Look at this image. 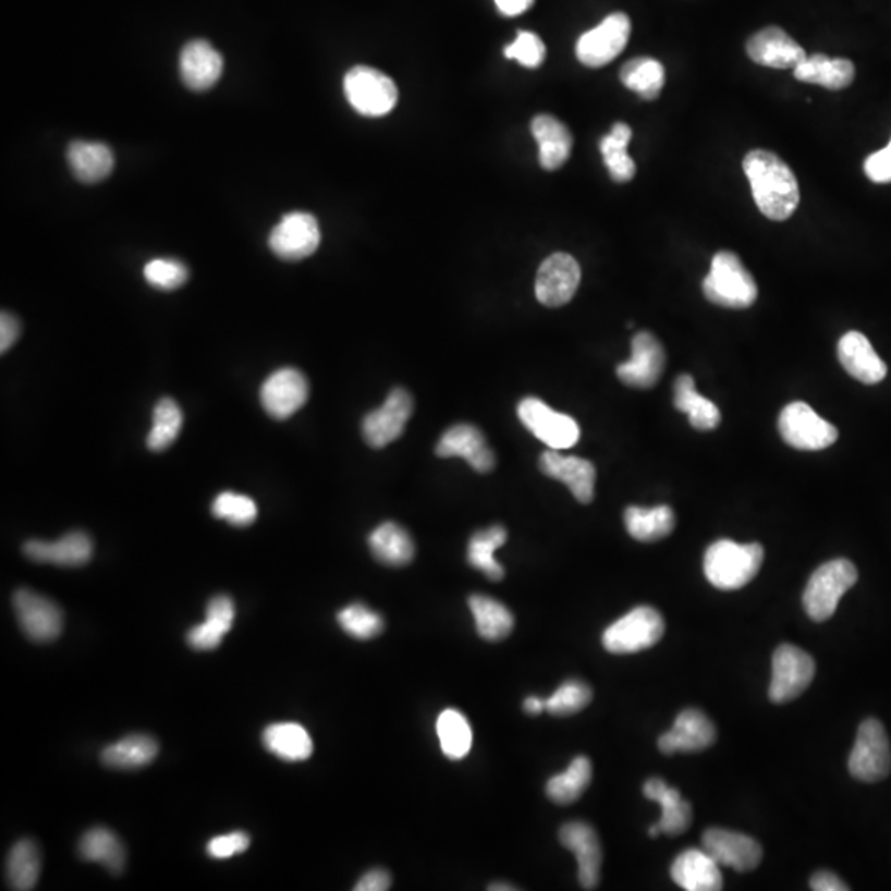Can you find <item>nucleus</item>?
I'll return each mask as SVG.
<instances>
[{
    "mask_svg": "<svg viewBox=\"0 0 891 891\" xmlns=\"http://www.w3.org/2000/svg\"><path fill=\"white\" fill-rule=\"evenodd\" d=\"M743 171L752 185L759 211L772 221H784L796 211L800 184L793 169L771 150L756 149L743 159Z\"/></svg>",
    "mask_w": 891,
    "mask_h": 891,
    "instance_id": "1",
    "label": "nucleus"
},
{
    "mask_svg": "<svg viewBox=\"0 0 891 891\" xmlns=\"http://www.w3.org/2000/svg\"><path fill=\"white\" fill-rule=\"evenodd\" d=\"M762 560L765 550L759 544L718 540L705 553L704 572L715 588L735 591L758 575Z\"/></svg>",
    "mask_w": 891,
    "mask_h": 891,
    "instance_id": "2",
    "label": "nucleus"
},
{
    "mask_svg": "<svg viewBox=\"0 0 891 891\" xmlns=\"http://www.w3.org/2000/svg\"><path fill=\"white\" fill-rule=\"evenodd\" d=\"M704 294L715 306L748 309L756 303L758 286L739 255L718 252L704 280Z\"/></svg>",
    "mask_w": 891,
    "mask_h": 891,
    "instance_id": "3",
    "label": "nucleus"
},
{
    "mask_svg": "<svg viewBox=\"0 0 891 891\" xmlns=\"http://www.w3.org/2000/svg\"><path fill=\"white\" fill-rule=\"evenodd\" d=\"M857 579L858 572L851 560L838 559L820 565L804 589L803 602L807 617L817 623L830 620L842 596Z\"/></svg>",
    "mask_w": 891,
    "mask_h": 891,
    "instance_id": "4",
    "label": "nucleus"
},
{
    "mask_svg": "<svg viewBox=\"0 0 891 891\" xmlns=\"http://www.w3.org/2000/svg\"><path fill=\"white\" fill-rule=\"evenodd\" d=\"M663 631L666 623L657 609L637 606L605 631L602 646L618 656L636 654L656 646L662 639Z\"/></svg>",
    "mask_w": 891,
    "mask_h": 891,
    "instance_id": "5",
    "label": "nucleus"
},
{
    "mask_svg": "<svg viewBox=\"0 0 891 891\" xmlns=\"http://www.w3.org/2000/svg\"><path fill=\"white\" fill-rule=\"evenodd\" d=\"M349 105L362 117L380 118L392 113L399 102V88L390 76L371 66L358 65L344 78Z\"/></svg>",
    "mask_w": 891,
    "mask_h": 891,
    "instance_id": "6",
    "label": "nucleus"
},
{
    "mask_svg": "<svg viewBox=\"0 0 891 891\" xmlns=\"http://www.w3.org/2000/svg\"><path fill=\"white\" fill-rule=\"evenodd\" d=\"M816 675V662L806 650L783 644L772 654V675L769 685V700L772 704H788L807 691Z\"/></svg>",
    "mask_w": 891,
    "mask_h": 891,
    "instance_id": "7",
    "label": "nucleus"
},
{
    "mask_svg": "<svg viewBox=\"0 0 891 891\" xmlns=\"http://www.w3.org/2000/svg\"><path fill=\"white\" fill-rule=\"evenodd\" d=\"M890 771V740L880 721L868 718L858 729L857 740L849 756V772L864 783H877Z\"/></svg>",
    "mask_w": 891,
    "mask_h": 891,
    "instance_id": "8",
    "label": "nucleus"
},
{
    "mask_svg": "<svg viewBox=\"0 0 891 891\" xmlns=\"http://www.w3.org/2000/svg\"><path fill=\"white\" fill-rule=\"evenodd\" d=\"M778 426L784 442L801 451L826 450L839 438L838 428L804 402L790 403L779 415Z\"/></svg>",
    "mask_w": 891,
    "mask_h": 891,
    "instance_id": "9",
    "label": "nucleus"
},
{
    "mask_svg": "<svg viewBox=\"0 0 891 891\" xmlns=\"http://www.w3.org/2000/svg\"><path fill=\"white\" fill-rule=\"evenodd\" d=\"M517 415L522 425L550 450H570L579 441L578 423L565 413L554 412L535 396H527L518 403Z\"/></svg>",
    "mask_w": 891,
    "mask_h": 891,
    "instance_id": "10",
    "label": "nucleus"
},
{
    "mask_svg": "<svg viewBox=\"0 0 891 891\" xmlns=\"http://www.w3.org/2000/svg\"><path fill=\"white\" fill-rule=\"evenodd\" d=\"M631 37V21L623 12L608 15L598 27L585 32L576 44V57L589 69H601L620 57Z\"/></svg>",
    "mask_w": 891,
    "mask_h": 891,
    "instance_id": "11",
    "label": "nucleus"
},
{
    "mask_svg": "<svg viewBox=\"0 0 891 891\" xmlns=\"http://www.w3.org/2000/svg\"><path fill=\"white\" fill-rule=\"evenodd\" d=\"M19 626L35 643H51L62 634L63 612L57 602L32 589H17L12 599Z\"/></svg>",
    "mask_w": 891,
    "mask_h": 891,
    "instance_id": "12",
    "label": "nucleus"
},
{
    "mask_svg": "<svg viewBox=\"0 0 891 891\" xmlns=\"http://www.w3.org/2000/svg\"><path fill=\"white\" fill-rule=\"evenodd\" d=\"M319 245V223L306 211L284 215L269 235V248L284 261H301L314 255Z\"/></svg>",
    "mask_w": 891,
    "mask_h": 891,
    "instance_id": "13",
    "label": "nucleus"
},
{
    "mask_svg": "<svg viewBox=\"0 0 891 891\" xmlns=\"http://www.w3.org/2000/svg\"><path fill=\"white\" fill-rule=\"evenodd\" d=\"M413 399L405 388H395L385 400L380 408L374 410L362 422V435L374 450H381L390 442L396 441L405 431L406 423L412 416Z\"/></svg>",
    "mask_w": 891,
    "mask_h": 891,
    "instance_id": "14",
    "label": "nucleus"
},
{
    "mask_svg": "<svg viewBox=\"0 0 891 891\" xmlns=\"http://www.w3.org/2000/svg\"><path fill=\"white\" fill-rule=\"evenodd\" d=\"M582 269L566 253H554L541 263L535 281V296L547 307L569 304L578 291Z\"/></svg>",
    "mask_w": 891,
    "mask_h": 891,
    "instance_id": "15",
    "label": "nucleus"
},
{
    "mask_svg": "<svg viewBox=\"0 0 891 891\" xmlns=\"http://www.w3.org/2000/svg\"><path fill=\"white\" fill-rule=\"evenodd\" d=\"M309 399V381L296 368H280L263 383L259 400L274 419H288L300 412Z\"/></svg>",
    "mask_w": 891,
    "mask_h": 891,
    "instance_id": "16",
    "label": "nucleus"
},
{
    "mask_svg": "<svg viewBox=\"0 0 891 891\" xmlns=\"http://www.w3.org/2000/svg\"><path fill=\"white\" fill-rule=\"evenodd\" d=\"M631 358L618 365L617 374L624 385L637 390H647L662 377L666 368V352L659 339L650 332H639L631 342Z\"/></svg>",
    "mask_w": 891,
    "mask_h": 891,
    "instance_id": "17",
    "label": "nucleus"
},
{
    "mask_svg": "<svg viewBox=\"0 0 891 891\" xmlns=\"http://www.w3.org/2000/svg\"><path fill=\"white\" fill-rule=\"evenodd\" d=\"M701 845L718 864L736 871L755 870L762 861L761 845L742 832L713 827L705 830Z\"/></svg>",
    "mask_w": 891,
    "mask_h": 891,
    "instance_id": "18",
    "label": "nucleus"
},
{
    "mask_svg": "<svg viewBox=\"0 0 891 891\" xmlns=\"http://www.w3.org/2000/svg\"><path fill=\"white\" fill-rule=\"evenodd\" d=\"M563 847L575 854L578 862V880L585 890H596L601 878L602 849L598 833L583 820L566 822L560 829Z\"/></svg>",
    "mask_w": 891,
    "mask_h": 891,
    "instance_id": "19",
    "label": "nucleus"
},
{
    "mask_svg": "<svg viewBox=\"0 0 891 891\" xmlns=\"http://www.w3.org/2000/svg\"><path fill=\"white\" fill-rule=\"evenodd\" d=\"M717 740V730L704 711L687 708L675 718L674 727L660 736L657 746L663 755L697 753L710 748Z\"/></svg>",
    "mask_w": 891,
    "mask_h": 891,
    "instance_id": "20",
    "label": "nucleus"
},
{
    "mask_svg": "<svg viewBox=\"0 0 891 891\" xmlns=\"http://www.w3.org/2000/svg\"><path fill=\"white\" fill-rule=\"evenodd\" d=\"M436 456L463 457L480 474L490 473L496 467V454L487 444L483 431L467 423L454 425L441 436L436 444Z\"/></svg>",
    "mask_w": 891,
    "mask_h": 891,
    "instance_id": "21",
    "label": "nucleus"
},
{
    "mask_svg": "<svg viewBox=\"0 0 891 891\" xmlns=\"http://www.w3.org/2000/svg\"><path fill=\"white\" fill-rule=\"evenodd\" d=\"M749 59L768 69H796L807 59L806 51L783 28L766 27L746 44Z\"/></svg>",
    "mask_w": 891,
    "mask_h": 891,
    "instance_id": "22",
    "label": "nucleus"
},
{
    "mask_svg": "<svg viewBox=\"0 0 891 891\" xmlns=\"http://www.w3.org/2000/svg\"><path fill=\"white\" fill-rule=\"evenodd\" d=\"M538 466L545 476L566 484L582 504H589L595 499L596 469L591 461L548 450L541 454Z\"/></svg>",
    "mask_w": 891,
    "mask_h": 891,
    "instance_id": "23",
    "label": "nucleus"
},
{
    "mask_svg": "<svg viewBox=\"0 0 891 891\" xmlns=\"http://www.w3.org/2000/svg\"><path fill=\"white\" fill-rule=\"evenodd\" d=\"M24 553L32 562L59 566H83L91 560L93 540L85 532H70L54 541L28 540Z\"/></svg>",
    "mask_w": 891,
    "mask_h": 891,
    "instance_id": "24",
    "label": "nucleus"
},
{
    "mask_svg": "<svg viewBox=\"0 0 891 891\" xmlns=\"http://www.w3.org/2000/svg\"><path fill=\"white\" fill-rule=\"evenodd\" d=\"M839 361L851 377L862 383H880L887 377V365L878 357L864 333L851 330L839 341Z\"/></svg>",
    "mask_w": 891,
    "mask_h": 891,
    "instance_id": "25",
    "label": "nucleus"
},
{
    "mask_svg": "<svg viewBox=\"0 0 891 891\" xmlns=\"http://www.w3.org/2000/svg\"><path fill=\"white\" fill-rule=\"evenodd\" d=\"M671 877L687 891H718L723 888L720 864L705 849L682 852L672 864Z\"/></svg>",
    "mask_w": 891,
    "mask_h": 891,
    "instance_id": "26",
    "label": "nucleus"
},
{
    "mask_svg": "<svg viewBox=\"0 0 891 891\" xmlns=\"http://www.w3.org/2000/svg\"><path fill=\"white\" fill-rule=\"evenodd\" d=\"M181 76L192 91H205L215 86L223 72V59L208 41L194 40L181 53Z\"/></svg>",
    "mask_w": 891,
    "mask_h": 891,
    "instance_id": "27",
    "label": "nucleus"
},
{
    "mask_svg": "<svg viewBox=\"0 0 891 891\" xmlns=\"http://www.w3.org/2000/svg\"><path fill=\"white\" fill-rule=\"evenodd\" d=\"M532 134L538 144V160L545 171H557L573 149V136L566 124L550 114H538L532 120Z\"/></svg>",
    "mask_w": 891,
    "mask_h": 891,
    "instance_id": "28",
    "label": "nucleus"
},
{
    "mask_svg": "<svg viewBox=\"0 0 891 891\" xmlns=\"http://www.w3.org/2000/svg\"><path fill=\"white\" fill-rule=\"evenodd\" d=\"M644 796L654 803L660 804L662 807V817H660L659 826L662 833L675 838L681 835L692 823V807L688 801L681 796L675 788L660 778H650L644 784Z\"/></svg>",
    "mask_w": 891,
    "mask_h": 891,
    "instance_id": "29",
    "label": "nucleus"
},
{
    "mask_svg": "<svg viewBox=\"0 0 891 891\" xmlns=\"http://www.w3.org/2000/svg\"><path fill=\"white\" fill-rule=\"evenodd\" d=\"M235 605L227 595H218L207 606V620L192 627L187 634L188 644L195 650H213L233 627Z\"/></svg>",
    "mask_w": 891,
    "mask_h": 891,
    "instance_id": "30",
    "label": "nucleus"
},
{
    "mask_svg": "<svg viewBox=\"0 0 891 891\" xmlns=\"http://www.w3.org/2000/svg\"><path fill=\"white\" fill-rule=\"evenodd\" d=\"M70 169L85 184L105 181L114 169V154L106 144L73 141L69 146Z\"/></svg>",
    "mask_w": 891,
    "mask_h": 891,
    "instance_id": "31",
    "label": "nucleus"
},
{
    "mask_svg": "<svg viewBox=\"0 0 891 891\" xmlns=\"http://www.w3.org/2000/svg\"><path fill=\"white\" fill-rule=\"evenodd\" d=\"M368 547L375 560L387 566H405L415 559L412 537L395 522L378 525L368 537Z\"/></svg>",
    "mask_w": 891,
    "mask_h": 891,
    "instance_id": "32",
    "label": "nucleus"
},
{
    "mask_svg": "<svg viewBox=\"0 0 891 891\" xmlns=\"http://www.w3.org/2000/svg\"><path fill=\"white\" fill-rule=\"evenodd\" d=\"M794 76L800 82L813 83L827 89H844L854 82L855 66L851 60L829 59L827 54L816 53L794 69Z\"/></svg>",
    "mask_w": 891,
    "mask_h": 891,
    "instance_id": "33",
    "label": "nucleus"
},
{
    "mask_svg": "<svg viewBox=\"0 0 891 891\" xmlns=\"http://www.w3.org/2000/svg\"><path fill=\"white\" fill-rule=\"evenodd\" d=\"M263 745L284 761H306L313 756L314 743L300 723H274L263 732Z\"/></svg>",
    "mask_w": 891,
    "mask_h": 891,
    "instance_id": "34",
    "label": "nucleus"
},
{
    "mask_svg": "<svg viewBox=\"0 0 891 891\" xmlns=\"http://www.w3.org/2000/svg\"><path fill=\"white\" fill-rule=\"evenodd\" d=\"M83 861L105 865L111 874L118 875L126 865V849L113 830L95 827L83 833L78 845Z\"/></svg>",
    "mask_w": 891,
    "mask_h": 891,
    "instance_id": "35",
    "label": "nucleus"
},
{
    "mask_svg": "<svg viewBox=\"0 0 891 891\" xmlns=\"http://www.w3.org/2000/svg\"><path fill=\"white\" fill-rule=\"evenodd\" d=\"M674 403L675 408L685 413L691 425L698 431H711L720 425V410L695 390L692 375H679L674 385Z\"/></svg>",
    "mask_w": 891,
    "mask_h": 891,
    "instance_id": "36",
    "label": "nucleus"
},
{
    "mask_svg": "<svg viewBox=\"0 0 891 891\" xmlns=\"http://www.w3.org/2000/svg\"><path fill=\"white\" fill-rule=\"evenodd\" d=\"M627 534L637 541H657L669 537L675 528V514L669 505L636 508L631 505L624 512Z\"/></svg>",
    "mask_w": 891,
    "mask_h": 891,
    "instance_id": "37",
    "label": "nucleus"
},
{
    "mask_svg": "<svg viewBox=\"0 0 891 891\" xmlns=\"http://www.w3.org/2000/svg\"><path fill=\"white\" fill-rule=\"evenodd\" d=\"M631 137H633V130L627 124L617 123L612 126L611 133L606 134L599 143L606 169L612 181L618 184H626L636 175V162L627 154Z\"/></svg>",
    "mask_w": 891,
    "mask_h": 891,
    "instance_id": "38",
    "label": "nucleus"
},
{
    "mask_svg": "<svg viewBox=\"0 0 891 891\" xmlns=\"http://www.w3.org/2000/svg\"><path fill=\"white\" fill-rule=\"evenodd\" d=\"M508 541V530L502 525H492L486 530L476 532L467 545V562L473 569L479 570L490 582H500L504 578V566L497 562L496 550Z\"/></svg>",
    "mask_w": 891,
    "mask_h": 891,
    "instance_id": "39",
    "label": "nucleus"
},
{
    "mask_svg": "<svg viewBox=\"0 0 891 891\" xmlns=\"http://www.w3.org/2000/svg\"><path fill=\"white\" fill-rule=\"evenodd\" d=\"M469 608L476 620V630L483 639L497 643L514 630V614L508 606L486 595L469 596Z\"/></svg>",
    "mask_w": 891,
    "mask_h": 891,
    "instance_id": "40",
    "label": "nucleus"
},
{
    "mask_svg": "<svg viewBox=\"0 0 891 891\" xmlns=\"http://www.w3.org/2000/svg\"><path fill=\"white\" fill-rule=\"evenodd\" d=\"M159 753V745L152 736L130 735L113 745L106 746L101 761L108 768L137 769L150 765Z\"/></svg>",
    "mask_w": 891,
    "mask_h": 891,
    "instance_id": "41",
    "label": "nucleus"
},
{
    "mask_svg": "<svg viewBox=\"0 0 891 891\" xmlns=\"http://www.w3.org/2000/svg\"><path fill=\"white\" fill-rule=\"evenodd\" d=\"M593 765L586 756H576L566 771L548 779L547 796L551 803L569 806L576 803L591 784Z\"/></svg>",
    "mask_w": 891,
    "mask_h": 891,
    "instance_id": "42",
    "label": "nucleus"
},
{
    "mask_svg": "<svg viewBox=\"0 0 891 891\" xmlns=\"http://www.w3.org/2000/svg\"><path fill=\"white\" fill-rule=\"evenodd\" d=\"M442 753L453 761L466 758L473 748V729L467 718L456 708H446L436 721Z\"/></svg>",
    "mask_w": 891,
    "mask_h": 891,
    "instance_id": "43",
    "label": "nucleus"
},
{
    "mask_svg": "<svg viewBox=\"0 0 891 891\" xmlns=\"http://www.w3.org/2000/svg\"><path fill=\"white\" fill-rule=\"evenodd\" d=\"M621 82L631 91L637 93L643 99L652 101L662 91L663 83H666V70L663 65L657 60L649 59V57H639V59L630 60L626 65L621 69Z\"/></svg>",
    "mask_w": 891,
    "mask_h": 891,
    "instance_id": "44",
    "label": "nucleus"
},
{
    "mask_svg": "<svg viewBox=\"0 0 891 891\" xmlns=\"http://www.w3.org/2000/svg\"><path fill=\"white\" fill-rule=\"evenodd\" d=\"M41 857L37 844L30 839L19 841L8 858V880L12 890L28 891L37 887Z\"/></svg>",
    "mask_w": 891,
    "mask_h": 891,
    "instance_id": "45",
    "label": "nucleus"
},
{
    "mask_svg": "<svg viewBox=\"0 0 891 891\" xmlns=\"http://www.w3.org/2000/svg\"><path fill=\"white\" fill-rule=\"evenodd\" d=\"M184 425V413L172 399H162L154 408V425L147 435V448L150 451H166L181 435Z\"/></svg>",
    "mask_w": 891,
    "mask_h": 891,
    "instance_id": "46",
    "label": "nucleus"
},
{
    "mask_svg": "<svg viewBox=\"0 0 891 891\" xmlns=\"http://www.w3.org/2000/svg\"><path fill=\"white\" fill-rule=\"evenodd\" d=\"M338 621L349 636L358 640L374 639L380 636L385 627L383 618L362 602L345 606L339 612Z\"/></svg>",
    "mask_w": 891,
    "mask_h": 891,
    "instance_id": "47",
    "label": "nucleus"
},
{
    "mask_svg": "<svg viewBox=\"0 0 891 891\" xmlns=\"http://www.w3.org/2000/svg\"><path fill=\"white\" fill-rule=\"evenodd\" d=\"M215 517L236 527H248L258 517V505L252 497L236 492H221L211 504Z\"/></svg>",
    "mask_w": 891,
    "mask_h": 891,
    "instance_id": "48",
    "label": "nucleus"
},
{
    "mask_svg": "<svg viewBox=\"0 0 891 891\" xmlns=\"http://www.w3.org/2000/svg\"><path fill=\"white\" fill-rule=\"evenodd\" d=\"M593 700V691L582 681H566L547 698V711L554 717H569L588 707Z\"/></svg>",
    "mask_w": 891,
    "mask_h": 891,
    "instance_id": "49",
    "label": "nucleus"
},
{
    "mask_svg": "<svg viewBox=\"0 0 891 891\" xmlns=\"http://www.w3.org/2000/svg\"><path fill=\"white\" fill-rule=\"evenodd\" d=\"M144 278L157 290H178L187 283L188 268L178 259L157 258L144 266Z\"/></svg>",
    "mask_w": 891,
    "mask_h": 891,
    "instance_id": "50",
    "label": "nucleus"
},
{
    "mask_svg": "<svg viewBox=\"0 0 891 891\" xmlns=\"http://www.w3.org/2000/svg\"><path fill=\"white\" fill-rule=\"evenodd\" d=\"M509 60H517L525 69H538L544 63L547 48L534 32H518L517 38L504 50Z\"/></svg>",
    "mask_w": 891,
    "mask_h": 891,
    "instance_id": "51",
    "label": "nucleus"
},
{
    "mask_svg": "<svg viewBox=\"0 0 891 891\" xmlns=\"http://www.w3.org/2000/svg\"><path fill=\"white\" fill-rule=\"evenodd\" d=\"M248 833L236 830V832L211 839L207 844V854L211 858H217V861H225V858L233 857V855L243 854V852L248 851Z\"/></svg>",
    "mask_w": 891,
    "mask_h": 891,
    "instance_id": "52",
    "label": "nucleus"
},
{
    "mask_svg": "<svg viewBox=\"0 0 891 891\" xmlns=\"http://www.w3.org/2000/svg\"><path fill=\"white\" fill-rule=\"evenodd\" d=\"M865 174L875 184L891 182V150L888 147L871 154L865 160Z\"/></svg>",
    "mask_w": 891,
    "mask_h": 891,
    "instance_id": "53",
    "label": "nucleus"
},
{
    "mask_svg": "<svg viewBox=\"0 0 891 891\" xmlns=\"http://www.w3.org/2000/svg\"><path fill=\"white\" fill-rule=\"evenodd\" d=\"M21 332V320L4 310L0 316V351L8 352L17 342Z\"/></svg>",
    "mask_w": 891,
    "mask_h": 891,
    "instance_id": "54",
    "label": "nucleus"
},
{
    "mask_svg": "<svg viewBox=\"0 0 891 891\" xmlns=\"http://www.w3.org/2000/svg\"><path fill=\"white\" fill-rule=\"evenodd\" d=\"M392 888V877L383 868L368 870L355 884V891H387Z\"/></svg>",
    "mask_w": 891,
    "mask_h": 891,
    "instance_id": "55",
    "label": "nucleus"
},
{
    "mask_svg": "<svg viewBox=\"0 0 891 891\" xmlns=\"http://www.w3.org/2000/svg\"><path fill=\"white\" fill-rule=\"evenodd\" d=\"M810 888L814 891H847L851 888L842 881L838 875L832 871L820 870L816 871L810 878Z\"/></svg>",
    "mask_w": 891,
    "mask_h": 891,
    "instance_id": "56",
    "label": "nucleus"
},
{
    "mask_svg": "<svg viewBox=\"0 0 891 891\" xmlns=\"http://www.w3.org/2000/svg\"><path fill=\"white\" fill-rule=\"evenodd\" d=\"M535 0H496L497 11L505 17L524 14L534 5Z\"/></svg>",
    "mask_w": 891,
    "mask_h": 891,
    "instance_id": "57",
    "label": "nucleus"
},
{
    "mask_svg": "<svg viewBox=\"0 0 891 891\" xmlns=\"http://www.w3.org/2000/svg\"><path fill=\"white\" fill-rule=\"evenodd\" d=\"M524 710L528 715H540L547 711V700L540 697H527L524 701Z\"/></svg>",
    "mask_w": 891,
    "mask_h": 891,
    "instance_id": "58",
    "label": "nucleus"
},
{
    "mask_svg": "<svg viewBox=\"0 0 891 891\" xmlns=\"http://www.w3.org/2000/svg\"><path fill=\"white\" fill-rule=\"evenodd\" d=\"M489 890L490 891H493V890H497V891H500V890L511 891V890H517V888L512 887V884H508V883H493V884H490Z\"/></svg>",
    "mask_w": 891,
    "mask_h": 891,
    "instance_id": "59",
    "label": "nucleus"
},
{
    "mask_svg": "<svg viewBox=\"0 0 891 891\" xmlns=\"http://www.w3.org/2000/svg\"><path fill=\"white\" fill-rule=\"evenodd\" d=\"M660 833H662V830H660L659 823H654V826H650L649 829L650 838L652 839L659 838Z\"/></svg>",
    "mask_w": 891,
    "mask_h": 891,
    "instance_id": "60",
    "label": "nucleus"
},
{
    "mask_svg": "<svg viewBox=\"0 0 891 891\" xmlns=\"http://www.w3.org/2000/svg\"><path fill=\"white\" fill-rule=\"evenodd\" d=\"M887 147H888V149H890V150H891V141H890V144H888V146H887Z\"/></svg>",
    "mask_w": 891,
    "mask_h": 891,
    "instance_id": "61",
    "label": "nucleus"
}]
</instances>
